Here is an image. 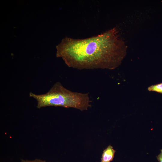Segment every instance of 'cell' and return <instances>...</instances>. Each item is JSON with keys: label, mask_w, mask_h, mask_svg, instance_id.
Instances as JSON below:
<instances>
[{"label": "cell", "mask_w": 162, "mask_h": 162, "mask_svg": "<svg viewBox=\"0 0 162 162\" xmlns=\"http://www.w3.org/2000/svg\"><path fill=\"white\" fill-rule=\"evenodd\" d=\"M56 56L78 70H112L121 64L127 46L114 27L98 35L77 39L66 37L56 46Z\"/></svg>", "instance_id": "cell-1"}, {"label": "cell", "mask_w": 162, "mask_h": 162, "mask_svg": "<svg viewBox=\"0 0 162 162\" xmlns=\"http://www.w3.org/2000/svg\"><path fill=\"white\" fill-rule=\"evenodd\" d=\"M29 96L36 100L37 107L39 109L50 106H60L83 111L91 106L92 101L88 93L72 91L59 82L55 83L45 94H37L30 92Z\"/></svg>", "instance_id": "cell-2"}, {"label": "cell", "mask_w": 162, "mask_h": 162, "mask_svg": "<svg viewBox=\"0 0 162 162\" xmlns=\"http://www.w3.org/2000/svg\"><path fill=\"white\" fill-rule=\"evenodd\" d=\"M115 152L113 147L110 145H109L103 151L101 162H110L112 161Z\"/></svg>", "instance_id": "cell-3"}, {"label": "cell", "mask_w": 162, "mask_h": 162, "mask_svg": "<svg viewBox=\"0 0 162 162\" xmlns=\"http://www.w3.org/2000/svg\"><path fill=\"white\" fill-rule=\"evenodd\" d=\"M147 89L149 91L154 92L162 94V82L151 86L148 87Z\"/></svg>", "instance_id": "cell-4"}, {"label": "cell", "mask_w": 162, "mask_h": 162, "mask_svg": "<svg viewBox=\"0 0 162 162\" xmlns=\"http://www.w3.org/2000/svg\"><path fill=\"white\" fill-rule=\"evenodd\" d=\"M21 162H47L45 160L40 159H36L33 160H22Z\"/></svg>", "instance_id": "cell-5"}, {"label": "cell", "mask_w": 162, "mask_h": 162, "mask_svg": "<svg viewBox=\"0 0 162 162\" xmlns=\"http://www.w3.org/2000/svg\"><path fill=\"white\" fill-rule=\"evenodd\" d=\"M156 157L159 162H162V149H161L160 153Z\"/></svg>", "instance_id": "cell-6"}]
</instances>
